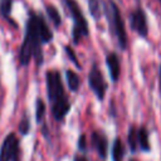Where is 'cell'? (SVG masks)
Returning a JSON list of instances; mask_svg holds the SVG:
<instances>
[{
  "instance_id": "cell-1",
  "label": "cell",
  "mask_w": 161,
  "mask_h": 161,
  "mask_svg": "<svg viewBox=\"0 0 161 161\" xmlns=\"http://www.w3.org/2000/svg\"><path fill=\"white\" fill-rule=\"evenodd\" d=\"M54 35L47 24L44 16L40 13L34 10L28 11V19L25 23L24 39L19 50V63L23 67H26L31 59H35L36 65L43 64V44L50 43Z\"/></svg>"
},
{
  "instance_id": "cell-2",
  "label": "cell",
  "mask_w": 161,
  "mask_h": 161,
  "mask_svg": "<svg viewBox=\"0 0 161 161\" xmlns=\"http://www.w3.org/2000/svg\"><path fill=\"white\" fill-rule=\"evenodd\" d=\"M45 83L52 116L57 122H62L70 111V102L65 93L59 70H48L45 73Z\"/></svg>"
},
{
  "instance_id": "cell-3",
  "label": "cell",
  "mask_w": 161,
  "mask_h": 161,
  "mask_svg": "<svg viewBox=\"0 0 161 161\" xmlns=\"http://www.w3.org/2000/svg\"><path fill=\"white\" fill-rule=\"evenodd\" d=\"M104 5V13H106V18L108 20L109 24V29L112 31V34L114 35V39L118 44V47L122 50L127 49V33H126V28H125V23L119 11V8L116 5V3L113 0H104L103 1Z\"/></svg>"
},
{
  "instance_id": "cell-4",
  "label": "cell",
  "mask_w": 161,
  "mask_h": 161,
  "mask_svg": "<svg viewBox=\"0 0 161 161\" xmlns=\"http://www.w3.org/2000/svg\"><path fill=\"white\" fill-rule=\"evenodd\" d=\"M72 19H73V29H72V39L73 44L78 45L84 38L89 34V28L87 19L83 15V11L79 6V4L75 0H63Z\"/></svg>"
},
{
  "instance_id": "cell-5",
  "label": "cell",
  "mask_w": 161,
  "mask_h": 161,
  "mask_svg": "<svg viewBox=\"0 0 161 161\" xmlns=\"http://www.w3.org/2000/svg\"><path fill=\"white\" fill-rule=\"evenodd\" d=\"M0 161H21L20 141L14 132L5 136L0 147Z\"/></svg>"
},
{
  "instance_id": "cell-6",
  "label": "cell",
  "mask_w": 161,
  "mask_h": 161,
  "mask_svg": "<svg viewBox=\"0 0 161 161\" xmlns=\"http://www.w3.org/2000/svg\"><path fill=\"white\" fill-rule=\"evenodd\" d=\"M88 84H89V88L92 89V92L94 93V96L97 97V99L103 101L108 86H107V82H106L98 64H96V63L91 67V70L88 73Z\"/></svg>"
},
{
  "instance_id": "cell-7",
  "label": "cell",
  "mask_w": 161,
  "mask_h": 161,
  "mask_svg": "<svg viewBox=\"0 0 161 161\" xmlns=\"http://www.w3.org/2000/svg\"><path fill=\"white\" fill-rule=\"evenodd\" d=\"M130 24L131 28L142 38H147L148 35V25H147V16L142 8H136L130 15Z\"/></svg>"
},
{
  "instance_id": "cell-8",
  "label": "cell",
  "mask_w": 161,
  "mask_h": 161,
  "mask_svg": "<svg viewBox=\"0 0 161 161\" xmlns=\"http://www.w3.org/2000/svg\"><path fill=\"white\" fill-rule=\"evenodd\" d=\"M91 142L98 156L102 160H104L107 157V151H108V141L106 135L101 131H93L91 136Z\"/></svg>"
},
{
  "instance_id": "cell-9",
  "label": "cell",
  "mask_w": 161,
  "mask_h": 161,
  "mask_svg": "<svg viewBox=\"0 0 161 161\" xmlns=\"http://www.w3.org/2000/svg\"><path fill=\"white\" fill-rule=\"evenodd\" d=\"M106 64H107L112 82L116 83L119 79V74H121V63H119L118 55L114 52H109L106 55Z\"/></svg>"
},
{
  "instance_id": "cell-10",
  "label": "cell",
  "mask_w": 161,
  "mask_h": 161,
  "mask_svg": "<svg viewBox=\"0 0 161 161\" xmlns=\"http://www.w3.org/2000/svg\"><path fill=\"white\" fill-rule=\"evenodd\" d=\"M138 147L143 152H148L151 150V143H150V135L148 130L145 126L138 127Z\"/></svg>"
},
{
  "instance_id": "cell-11",
  "label": "cell",
  "mask_w": 161,
  "mask_h": 161,
  "mask_svg": "<svg viewBox=\"0 0 161 161\" xmlns=\"http://www.w3.org/2000/svg\"><path fill=\"white\" fill-rule=\"evenodd\" d=\"M11 9H13V0H0V14L1 16L11 24V26L16 28V21L11 19Z\"/></svg>"
},
{
  "instance_id": "cell-12",
  "label": "cell",
  "mask_w": 161,
  "mask_h": 161,
  "mask_svg": "<svg viewBox=\"0 0 161 161\" xmlns=\"http://www.w3.org/2000/svg\"><path fill=\"white\" fill-rule=\"evenodd\" d=\"M125 152H126V148H125V145L122 142L121 138H116L113 141V145H112V161H123V157H125Z\"/></svg>"
},
{
  "instance_id": "cell-13",
  "label": "cell",
  "mask_w": 161,
  "mask_h": 161,
  "mask_svg": "<svg viewBox=\"0 0 161 161\" xmlns=\"http://www.w3.org/2000/svg\"><path fill=\"white\" fill-rule=\"evenodd\" d=\"M65 79H67L68 88H69L72 92H78V91H79V87H80V78H79V75H78L74 70L67 69V70H65Z\"/></svg>"
},
{
  "instance_id": "cell-14",
  "label": "cell",
  "mask_w": 161,
  "mask_h": 161,
  "mask_svg": "<svg viewBox=\"0 0 161 161\" xmlns=\"http://www.w3.org/2000/svg\"><path fill=\"white\" fill-rule=\"evenodd\" d=\"M127 143L130 146L131 152H137V150H140L138 147V128L136 126H131L128 128L127 132Z\"/></svg>"
},
{
  "instance_id": "cell-15",
  "label": "cell",
  "mask_w": 161,
  "mask_h": 161,
  "mask_svg": "<svg viewBox=\"0 0 161 161\" xmlns=\"http://www.w3.org/2000/svg\"><path fill=\"white\" fill-rule=\"evenodd\" d=\"M45 13H47L48 18L52 20L53 25L55 28H59L60 24H62V18H60V14H59L58 9L52 4H47L45 5Z\"/></svg>"
},
{
  "instance_id": "cell-16",
  "label": "cell",
  "mask_w": 161,
  "mask_h": 161,
  "mask_svg": "<svg viewBox=\"0 0 161 161\" xmlns=\"http://www.w3.org/2000/svg\"><path fill=\"white\" fill-rule=\"evenodd\" d=\"M45 111H47V108H45L44 101L40 97H38L35 101V121H36V123L43 122V119L45 117Z\"/></svg>"
},
{
  "instance_id": "cell-17",
  "label": "cell",
  "mask_w": 161,
  "mask_h": 161,
  "mask_svg": "<svg viewBox=\"0 0 161 161\" xmlns=\"http://www.w3.org/2000/svg\"><path fill=\"white\" fill-rule=\"evenodd\" d=\"M88 10L91 15L96 19L99 20L102 16V10H101V3L99 0H88Z\"/></svg>"
},
{
  "instance_id": "cell-18",
  "label": "cell",
  "mask_w": 161,
  "mask_h": 161,
  "mask_svg": "<svg viewBox=\"0 0 161 161\" xmlns=\"http://www.w3.org/2000/svg\"><path fill=\"white\" fill-rule=\"evenodd\" d=\"M18 130H19L21 136H26L29 133V131H30V119H29V116L26 113L21 117V119L19 122V126H18Z\"/></svg>"
},
{
  "instance_id": "cell-19",
  "label": "cell",
  "mask_w": 161,
  "mask_h": 161,
  "mask_svg": "<svg viewBox=\"0 0 161 161\" xmlns=\"http://www.w3.org/2000/svg\"><path fill=\"white\" fill-rule=\"evenodd\" d=\"M64 50H65V53H67V55H68L69 60H72V63H73L78 69H80V68H82V65H80V63H79V60H78V58H77V55H75V53H74L73 48H72L70 45H65Z\"/></svg>"
},
{
  "instance_id": "cell-20",
  "label": "cell",
  "mask_w": 161,
  "mask_h": 161,
  "mask_svg": "<svg viewBox=\"0 0 161 161\" xmlns=\"http://www.w3.org/2000/svg\"><path fill=\"white\" fill-rule=\"evenodd\" d=\"M78 150L82 151V152H86L87 151V138H86V135L82 133L78 138Z\"/></svg>"
},
{
  "instance_id": "cell-21",
  "label": "cell",
  "mask_w": 161,
  "mask_h": 161,
  "mask_svg": "<svg viewBox=\"0 0 161 161\" xmlns=\"http://www.w3.org/2000/svg\"><path fill=\"white\" fill-rule=\"evenodd\" d=\"M73 161H88V157L84 155H80V153H75L73 157Z\"/></svg>"
},
{
  "instance_id": "cell-22",
  "label": "cell",
  "mask_w": 161,
  "mask_h": 161,
  "mask_svg": "<svg viewBox=\"0 0 161 161\" xmlns=\"http://www.w3.org/2000/svg\"><path fill=\"white\" fill-rule=\"evenodd\" d=\"M158 84H160V93H161V64L158 68Z\"/></svg>"
},
{
  "instance_id": "cell-23",
  "label": "cell",
  "mask_w": 161,
  "mask_h": 161,
  "mask_svg": "<svg viewBox=\"0 0 161 161\" xmlns=\"http://www.w3.org/2000/svg\"><path fill=\"white\" fill-rule=\"evenodd\" d=\"M130 161H138V160H136V158H131Z\"/></svg>"
},
{
  "instance_id": "cell-24",
  "label": "cell",
  "mask_w": 161,
  "mask_h": 161,
  "mask_svg": "<svg viewBox=\"0 0 161 161\" xmlns=\"http://www.w3.org/2000/svg\"><path fill=\"white\" fill-rule=\"evenodd\" d=\"M158 1H160V3H161V0H158Z\"/></svg>"
},
{
  "instance_id": "cell-25",
  "label": "cell",
  "mask_w": 161,
  "mask_h": 161,
  "mask_svg": "<svg viewBox=\"0 0 161 161\" xmlns=\"http://www.w3.org/2000/svg\"><path fill=\"white\" fill-rule=\"evenodd\" d=\"M137 1H140V0H137Z\"/></svg>"
}]
</instances>
